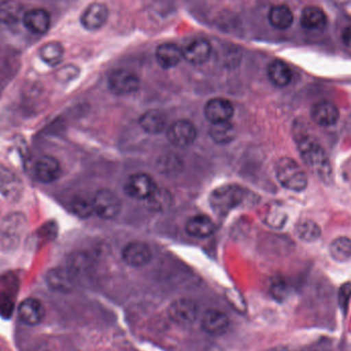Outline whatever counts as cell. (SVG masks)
Segmentation results:
<instances>
[{"label":"cell","instance_id":"obj_8","mask_svg":"<svg viewBox=\"0 0 351 351\" xmlns=\"http://www.w3.org/2000/svg\"><path fill=\"white\" fill-rule=\"evenodd\" d=\"M198 306L191 299H179L169 307V317L180 326H190L195 323Z\"/></svg>","mask_w":351,"mask_h":351},{"label":"cell","instance_id":"obj_25","mask_svg":"<svg viewBox=\"0 0 351 351\" xmlns=\"http://www.w3.org/2000/svg\"><path fill=\"white\" fill-rule=\"evenodd\" d=\"M72 274L69 270L55 268L47 274V282L49 288L56 292H68L72 289Z\"/></svg>","mask_w":351,"mask_h":351},{"label":"cell","instance_id":"obj_26","mask_svg":"<svg viewBox=\"0 0 351 351\" xmlns=\"http://www.w3.org/2000/svg\"><path fill=\"white\" fill-rule=\"evenodd\" d=\"M268 20L274 28L285 30V29H288L289 27L292 26L294 16H293L292 10H290L289 6L280 4V5L274 6L269 10Z\"/></svg>","mask_w":351,"mask_h":351},{"label":"cell","instance_id":"obj_29","mask_svg":"<svg viewBox=\"0 0 351 351\" xmlns=\"http://www.w3.org/2000/svg\"><path fill=\"white\" fill-rule=\"evenodd\" d=\"M210 136L213 141L218 144H228L234 138V128L229 121L212 123Z\"/></svg>","mask_w":351,"mask_h":351},{"label":"cell","instance_id":"obj_18","mask_svg":"<svg viewBox=\"0 0 351 351\" xmlns=\"http://www.w3.org/2000/svg\"><path fill=\"white\" fill-rule=\"evenodd\" d=\"M123 259L132 267H142L152 259V251L146 243L133 241L123 249Z\"/></svg>","mask_w":351,"mask_h":351},{"label":"cell","instance_id":"obj_14","mask_svg":"<svg viewBox=\"0 0 351 351\" xmlns=\"http://www.w3.org/2000/svg\"><path fill=\"white\" fill-rule=\"evenodd\" d=\"M202 327L208 335H222L228 330V317L226 313L218 309H208L202 315Z\"/></svg>","mask_w":351,"mask_h":351},{"label":"cell","instance_id":"obj_21","mask_svg":"<svg viewBox=\"0 0 351 351\" xmlns=\"http://www.w3.org/2000/svg\"><path fill=\"white\" fill-rule=\"evenodd\" d=\"M216 225L214 221L204 215L192 217L186 224V231L188 234L198 239H206L214 234Z\"/></svg>","mask_w":351,"mask_h":351},{"label":"cell","instance_id":"obj_5","mask_svg":"<svg viewBox=\"0 0 351 351\" xmlns=\"http://www.w3.org/2000/svg\"><path fill=\"white\" fill-rule=\"evenodd\" d=\"M95 214L104 220H110L119 215L121 210V200L114 192L108 189H101L93 198Z\"/></svg>","mask_w":351,"mask_h":351},{"label":"cell","instance_id":"obj_34","mask_svg":"<svg viewBox=\"0 0 351 351\" xmlns=\"http://www.w3.org/2000/svg\"><path fill=\"white\" fill-rule=\"evenodd\" d=\"M264 351H290L288 348H285V346H276V348H270V350H264Z\"/></svg>","mask_w":351,"mask_h":351},{"label":"cell","instance_id":"obj_33","mask_svg":"<svg viewBox=\"0 0 351 351\" xmlns=\"http://www.w3.org/2000/svg\"><path fill=\"white\" fill-rule=\"evenodd\" d=\"M342 40L346 43V47L351 49V26L346 27L342 33Z\"/></svg>","mask_w":351,"mask_h":351},{"label":"cell","instance_id":"obj_10","mask_svg":"<svg viewBox=\"0 0 351 351\" xmlns=\"http://www.w3.org/2000/svg\"><path fill=\"white\" fill-rule=\"evenodd\" d=\"M197 132L193 123L188 121H178L168 130V138L173 145L186 147L195 141Z\"/></svg>","mask_w":351,"mask_h":351},{"label":"cell","instance_id":"obj_16","mask_svg":"<svg viewBox=\"0 0 351 351\" xmlns=\"http://www.w3.org/2000/svg\"><path fill=\"white\" fill-rule=\"evenodd\" d=\"M233 112L234 110H233L232 104L228 100L222 98L212 99L204 107L206 119L212 123L229 121Z\"/></svg>","mask_w":351,"mask_h":351},{"label":"cell","instance_id":"obj_6","mask_svg":"<svg viewBox=\"0 0 351 351\" xmlns=\"http://www.w3.org/2000/svg\"><path fill=\"white\" fill-rule=\"evenodd\" d=\"M108 86L113 94L127 96L139 90L140 80L135 73L129 70L119 69L111 73Z\"/></svg>","mask_w":351,"mask_h":351},{"label":"cell","instance_id":"obj_32","mask_svg":"<svg viewBox=\"0 0 351 351\" xmlns=\"http://www.w3.org/2000/svg\"><path fill=\"white\" fill-rule=\"evenodd\" d=\"M71 210L80 218H88L95 213L93 199L90 200L86 196H75L71 202Z\"/></svg>","mask_w":351,"mask_h":351},{"label":"cell","instance_id":"obj_23","mask_svg":"<svg viewBox=\"0 0 351 351\" xmlns=\"http://www.w3.org/2000/svg\"><path fill=\"white\" fill-rule=\"evenodd\" d=\"M140 125L142 129L148 134L162 133L167 127V117L164 112L160 110L146 111L141 117H140Z\"/></svg>","mask_w":351,"mask_h":351},{"label":"cell","instance_id":"obj_4","mask_svg":"<svg viewBox=\"0 0 351 351\" xmlns=\"http://www.w3.org/2000/svg\"><path fill=\"white\" fill-rule=\"evenodd\" d=\"M245 192L239 185H223L217 188L210 196V208L216 214L225 216L239 208L245 200Z\"/></svg>","mask_w":351,"mask_h":351},{"label":"cell","instance_id":"obj_17","mask_svg":"<svg viewBox=\"0 0 351 351\" xmlns=\"http://www.w3.org/2000/svg\"><path fill=\"white\" fill-rule=\"evenodd\" d=\"M311 119L319 127L328 128L337 123L339 110L337 106L329 101H322L311 108Z\"/></svg>","mask_w":351,"mask_h":351},{"label":"cell","instance_id":"obj_19","mask_svg":"<svg viewBox=\"0 0 351 351\" xmlns=\"http://www.w3.org/2000/svg\"><path fill=\"white\" fill-rule=\"evenodd\" d=\"M212 47L206 39H194L183 49V58L193 65H202L210 59Z\"/></svg>","mask_w":351,"mask_h":351},{"label":"cell","instance_id":"obj_13","mask_svg":"<svg viewBox=\"0 0 351 351\" xmlns=\"http://www.w3.org/2000/svg\"><path fill=\"white\" fill-rule=\"evenodd\" d=\"M22 23L29 32L43 35L49 31L51 26V16L43 8H33L25 12Z\"/></svg>","mask_w":351,"mask_h":351},{"label":"cell","instance_id":"obj_27","mask_svg":"<svg viewBox=\"0 0 351 351\" xmlns=\"http://www.w3.org/2000/svg\"><path fill=\"white\" fill-rule=\"evenodd\" d=\"M22 5L14 0H5L0 4V21L6 25H16L24 16Z\"/></svg>","mask_w":351,"mask_h":351},{"label":"cell","instance_id":"obj_31","mask_svg":"<svg viewBox=\"0 0 351 351\" xmlns=\"http://www.w3.org/2000/svg\"><path fill=\"white\" fill-rule=\"evenodd\" d=\"M330 253L336 261L343 262L351 258V239L348 237H338L330 245Z\"/></svg>","mask_w":351,"mask_h":351},{"label":"cell","instance_id":"obj_12","mask_svg":"<svg viewBox=\"0 0 351 351\" xmlns=\"http://www.w3.org/2000/svg\"><path fill=\"white\" fill-rule=\"evenodd\" d=\"M35 178L43 184H51L61 175V165L57 158L51 156H43L34 165Z\"/></svg>","mask_w":351,"mask_h":351},{"label":"cell","instance_id":"obj_24","mask_svg":"<svg viewBox=\"0 0 351 351\" xmlns=\"http://www.w3.org/2000/svg\"><path fill=\"white\" fill-rule=\"evenodd\" d=\"M268 77L274 86L285 88L292 80V71L290 67L280 60H274L268 66Z\"/></svg>","mask_w":351,"mask_h":351},{"label":"cell","instance_id":"obj_1","mask_svg":"<svg viewBox=\"0 0 351 351\" xmlns=\"http://www.w3.org/2000/svg\"><path fill=\"white\" fill-rule=\"evenodd\" d=\"M297 146L305 165L324 182L330 183L333 178V172L329 158L321 144L315 138L304 135L297 140Z\"/></svg>","mask_w":351,"mask_h":351},{"label":"cell","instance_id":"obj_3","mask_svg":"<svg viewBox=\"0 0 351 351\" xmlns=\"http://www.w3.org/2000/svg\"><path fill=\"white\" fill-rule=\"evenodd\" d=\"M27 226L26 217L22 213L14 212L6 215L0 225V243L2 247L8 251L16 249L24 237Z\"/></svg>","mask_w":351,"mask_h":351},{"label":"cell","instance_id":"obj_28","mask_svg":"<svg viewBox=\"0 0 351 351\" xmlns=\"http://www.w3.org/2000/svg\"><path fill=\"white\" fill-rule=\"evenodd\" d=\"M39 56L47 65L51 66V67L59 65L64 57L63 45L57 41L45 43L40 47Z\"/></svg>","mask_w":351,"mask_h":351},{"label":"cell","instance_id":"obj_30","mask_svg":"<svg viewBox=\"0 0 351 351\" xmlns=\"http://www.w3.org/2000/svg\"><path fill=\"white\" fill-rule=\"evenodd\" d=\"M321 228L313 220H303L296 226V234L301 241L313 243L321 237Z\"/></svg>","mask_w":351,"mask_h":351},{"label":"cell","instance_id":"obj_22","mask_svg":"<svg viewBox=\"0 0 351 351\" xmlns=\"http://www.w3.org/2000/svg\"><path fill=\"white\" fill-rule=\"evenodd\" d=\"M301 25L309 31H322L327 27L328 19L323 10L317 6H307L301 14Z\"/></svg>","mask_w":351,"mask_h":351},{"label":"cell","instance_id":"obj_11","mask_svg":"<svg viewBox=\"0 0 351 351\" xmlns=\"http://www.w3.org/2000/svg\"><path fill=\"white\" fill-rule=\"evenodd\" d=\"M109 18V10L106 4L95 2L86 8L80 16V23L84 29L96 31L106 24Z\"/></svg>","mask_w":351,"mask_h":351},{"label":"cell","instance_id":"obj_15","mask_svg":"<svg viewBox=\"0 0 351 351\" xmlns=\"http://www.w3.org/2000/svg\"><path fill=\"white\" fill-rule=\"evenodd\" d=\"M19 319L27 326H36L43 322L45 309L43 303L35 298H27L18 309Z\"/></svg>","mask_w":351,"mask_h":351},{"label":"cell","instance_id":"obj_9","mask_svg":"<svg viewBox=\"0 0 351 351\" xmlns=\"http://www.w3.org/2000/svg\"><path fill=\"white\" fill-rule=\"evenodd\" d=\"M24 186L18 175L5 167L0 166V193L10 202H18L23 194Z\"/></svg>","mask_w":351,"mask_h":351},{"label":"cell","instance_id":"obj_7","mask_svg":"<svg viewBox=\"0 0 351 351\" xmlns=\"http://www.w3.org/2000/svg\"><path fill=\"white\" fill-rule=\"evenodd\" d=\"M156 183L147 174L130 176L125 184V191L128 195L136 199L147 200L156 191Z\"/></svg>","mask_w":351,"mask_h":351},{"label":"cell","instance_id":"obj_20","mask_svg":"<svg viewBox=\"0 0 351 351\" xmlns=\"http://www.w3.org/2000/svg\"><path fill=\"white\" fill-rule=\"evenodd\" d=\"M156 58L160 67L171 69L183 59V51L175 43H165L156 49Z\"/></svg>","mask_w":351,"mask_h":351},{"label":"cell","instance_id":"obj_2","mask_svg":"<svg viewBox=\"0 0 351 351\" xmlns=\"http://www.w3.org/2000/svg\"><path fill=\"white\" fill-rule=\"evenodd\" d=\"M276 175L282 187L294 192L306 189L308 180L298 162L290 158H282L276 165Z\"/></svg>","mask_w":351,"mask_h":351}]
</instances>
